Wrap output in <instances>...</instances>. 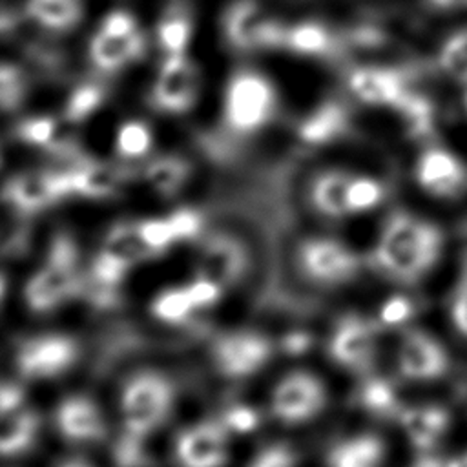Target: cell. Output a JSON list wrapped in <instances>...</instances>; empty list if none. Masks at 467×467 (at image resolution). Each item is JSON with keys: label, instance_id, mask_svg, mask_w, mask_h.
I'll list each match as a JSON object with an SVG mask.
<instances>
[{"label": "cell", "instance_id": "4fadbf2b", "mask_svg": "<svg viewBox=\"0 0 467 467\" xmlns=\"http://www.w3.org/2000/svg\"><path fill=\"white\" fill-rule=\"evenodd\" d=\"M398 368L407 379H436L447 372L449 356L431 334L409 330L403 334L398 348Z\"/></svg>", "mask_w": 467, "mask_h": 467}, {"label": "cell", "instance_id": "7bdbcfd3", "mask_svg": "<svg viewBox=\"0 0 467 467\" xmlns=\"http://www.w3.org/2000/svg\"><path fill=\"white\" fill-rule=\"evenodd\" d=\"M248 467H296V454L285 443H272L261 449Z\"/></svg>", "mask_w": 467, "mask_h": 467}, {"label": "cell", "instance_id": "9a60e30c", "mask_svg": "<svg viewBox=\"0 0 467 467\" xmlns=\"http://www.w3.org/2000/svg\"><path fill=\"white\" fill-rule=\"evenodd\" d=\"M330 358L345 368H365L374 354V332L356 314L343 316L328 341Z\"/></svg>", "mask_w": 467, "mask_h": 467}, {"label": "cell", "instance_id": "ac0fdd59", "mask_svg": "<svg viewBox=\"0 0 467 467\" xmlns=\"http://www.w3.org/2000/svg\"><path fill=\"white\" fill-rule=\"evenodd\" d=\"M352 93L374 106L396 108L407 95L405 77L392 67H359L350 75Z\"/></svg>", "mask_w": 467, "mask_h": 467}, {"label": "cell", "instance_id": "ba28073f", "mask_svg": "<svg viewBox=\"0 0 467 467\" xmlns=\"http://www.w3.org/2000/svg\"><path fill=\"white\" fill-rule=\"evenodd\" d=\"M77 343L64 334H46L26 341L16 354V367L24 378L46 379L64 374L77 359Z\"/></svg>", "mask_w": 467, "mask_h": 467}, {"label": "cell", "instance_id": "db71d44e", "mask_svg": "<svg viewBox=\"0 0 467 467\" xmlns=\"http://www.w3.org/2000/svg\"><path fill=\"white\" fill-rule=\"evenodd\" d=\"M443 467H467V452H463V454H460V456L449 460Z\"/></svg>", "mask_w": 467, "mask_h": 467}, {"label": "cell", "instance_id": "44dd1931", "mask_svg": "<svg viewBox=\"0 0 467 467\" xmlns=\"http://www.w3.org/2000/svg\"><path fill=\"white\" fill-rule=\"evenodd\" d=\"M350 175L339 170H328L319 173L310 188V199L314 208L328 217L341 219L348 215V186Z\"/></svg>", "mask_w": 467, "mask_h": 467}, {"label": "cell", "instance_id": "7c38bea8", "mask_svg": "<svg viewBox=\"0 0 467 467\" xmlns=\"http://www.w3.org/2000/svg\"><path fill=\"white\" fill-rule=\"evenodd\" d=\"M197 97V73L186 55H168L153 84L151 100L166 113L188 111Z\"/></svg>", "mask_w": 467, "mask_h": 467}, {"label": "cell", "instance_id": "1f68e13d", "mask_svg": "<svg viewBox=\"0 0 467 467\" xmlns=\"http://www.w3.org/2000/svg\"><path fill=\"white\" fill-rule=\"evenodd\" d=\"M151 130L140 120H128L117 131L115 150L124 159L144 157L151 150Z\"/></svg>", "mask_w": 467, "mask_h": 467}, {"label": "cell", "instance_id": "9c48e42d", "mask_svg": "<svg viewBox=\"0 0 467 467\" xmlns=\"http://www.w3.org/2000/svg\"><path fill=\"white\" fill-rule=\"evenodd\" d=\"M299 263L305 274L321 285H341L358 272L359 259L339 241L316 237L299 246Z\"/></svg>", "mask_w": 467, "mask_h": 467}, {"label": "cell", "instance_id": "4dcf8cb0", "mask_svg": "<svg viewBox=\"0 0 467 467\" xmlns=\"http://www.w3.org/2000/svg\"><path fill=\"white\" fill-rule=\"evenodd\" d=\"M104 248L120 255V257H124L130 263H133L137 259H142V257H148V255H155L146 246V243L142 241L137 224H133V226L131 224H117L108 234Z\"/></svg>", "mask_w": 467, "mask_h": 467}, {"label": "cell", "instance_id": "cb8c5ba5", "mask_svg": "<svg viewBox=\"0 0 467 467\" xmlns=\"http://www.w3.org/2000/svg\"><path fill=\"white\" fill-rule=\"evenodd\" d=\"M26 11L46 29L67 31L82 18V0H27Z\"/></svg>", "mask_w": 467, "mask_h": 467}, {"label": "cell", "instance_id": "83f0119b", "mask_svg": "<svg viewBox=\"0 0 467 467\" xmlns=\"http://www.w3.org/2000/svg\"><path fill=\"white\" fill-rule=\"evenodd\" d=\"M190 33H192V24L188 15L179 7L168 9L157 27V38L166 57L184 55L190 40Z\"/></svg>", "mask_w": 467, "mask_h": 467}, {"label": "cell", "instance_id": "e575fe53", "mask_svg": "<svg viewBox=\"0 0 467 467\" xmlns=\"http://www.w3.org/2000/svg\"><path fill=\"white\" fill-rule=\"evenodd\" d=\"M396 108L401 111L412 135L425 137L431 131L432 109H431V104L423 97L412 95L410 91H407V95L400 100V104Z\"/></svg>", "mask_w": 467, "mask_h": 467}, {"label": "cell", "instance_id": "60d3db41", "mask_svg": "<svg viewBox=\"0 0 467 467\" xmlns=\"http://www.w3.org/2000/svg\"><path fill=\"white\" fill-rule=\"evenodd\" d=\"M57 124L55 119L51 117H35L27 119L18 126V137L26 144H35V146H46L53 140Z\"/></svg>", "mask_w": 467, "mask_h": 467}, {"label": "cell", "instance_id": "d6986e66", "mask_svg": "<svg viewBox=\"0 0 467 467\" xmlns=\"http://www.w3.org/2000/svg\"><path fill=\"white\" fill-rule=\"evenodd\" d=\"M243 246L228 235H212L199 255V275L213 279L219 285L232 283L244 268Z\"/></svg>", "mask_w": 467, "mask_h": 467}, {"label": "cell", "instance_id": "d6a6232c", "mask_svg": "<svg viewBox=\"0 0 467 467\" xmlns=\"http://www.w3.org/2000/svg\"><path fill=\"white\" fill-rule=\"evenodd\" d=\"M130 266H131L130 261L102 248L91 263V279L95 281V285L99 288L109 292L120 285V281L126 277Z\"/></svg>", "mask_w": 467, "mask_h": 467}, {"label": "cell", "instance_id": "5b68a950", "mask_svg": "<svg viewBox=\"0 0 467 467\" xmlns=\"http://www.w3.org/2000/svg\"><path fill=\"white\" fill-rule=\"evenodd\" d=\"M144 36L135 18L126 11H111L100 22L89 42L91 62L102 71H115L139 58Z\"/></svg>", "mask_w": 467, "mask_h": 467}, {"label": "cell", "instance_id": "74e56055", "mask_svg": "<svg viewBox=\"0 0 467 467\" xmlns=\"http://www.w3.org/2000/svg\"><path fill=\"white\" fill-rule=\"evenodd\" d=\"M102 88L97 84H84L73 91L66 104V119L78 122L91 115L102 102Z\"/></svg>", "mask_w": 467, "mask_h": 467}, {"label": "cell", "instance_id": "d590c367", "mask_svg": "<svg viewBox=\"0 0 467 467\" xmlns=\"http://www.w3.org/2000/svg\"><path fill=\"white\" fill-rule=\"evenodd\" d=\"M383 186L370 177H352L348 186V212L359 213L376 208L383 199Z\"/></svg>", "mask_w": 467, "mask_h": 467}, {"label": "cell", "instance_id": "ab89813d", "mask_svg": "<svg viewBox=\"0 0 467 467\" xmlns=\"http://www.w3.org/2000/svg\"><path fill=\"white\" fill-rule=\"evenodd\" d=\"M26 82L16 66L4 64L0 71V97H2V106L4 109L16 108L24 97Z\"/></svg>", "mask_w": 467, "mask_h": 467}, {"label": "cell", "instance_id": "e0dca14e", "mask_svg": "<svg viewBox=\"0 0 467 467\" xmlns=\"http://www.w3.org/2000/svg\"><path fill=\"white\" fill-rule=\"evenodd\" d=\"M57 429L67 441H95L104 438L106 425L97 403L86 396H69L55 414Z\"/></svg>", "mask_w": 467, "mask_h": 467}, {"label": "cell", "instance_id": "f907efd6", "mask_svg": "<svg viewBox=\"0 0 467 467\" xmlns=\"http://www.w3.org/2000/svg\"><path fill=\"white\" fill-rule=\"evenodd\" d=\"M310 345V337L303 332H294V334H288L283 341V348L290 354H301L308 348Z\"/></svg>", "mask_w": 467, "mask_h": 467}, {"label": "cell", "instance_id": "2e32d148", "mask_svg": "<svg viewBox=\"0 0 467 467\" xmlns=\"http://www.w3.org/2000/svg\"><path fill=\"white\" fill-rule=\"evenodd\" d=\"M418 184L438 197H454L467 186V170L443 148L425 150L416 164Z\"/></svg>", "mask_w": 467, "mask_h": 467}, {"label": "cell", "instance_id": "8992f818", "mask_svg": "<svg viewBox=\"0 0 467 467\" xmlns=\"http://www.w3.org/2000/svg\"><path fill=\"white\" fill-rule=\"evenodd\" d=\"M327 405V389L323 381L305 370L286 374L272 390V414L286 423L297 425L316 418Z\"/></svg>", "mask_w": 467, "mask_h": 467}, {"label": "cell", "instance_id": "7dc6e473", "mask_svg": "<svg viewBox=\"0 0 467 467\" xmlns=\"http://www.w3.org/2000/svg\"><path fill=\"white\" fill-rule=\"evenodd\" d=\"M259 416L255 409L248 405H235L230 407L224 414V425L235 432H250L257 427Z\"/></svg>", "mask_w": 467, "mask_h": 467}, {"label": "cell", "instance_id": "7402d4cb", "mask_svg": "<svg viewBox=\"0 0 467 467\" xmlns=\"http://www.w3.org/2000/svg\"><path fill=\"white\" fill-rule=\"evenodd\" d=\"M385 445L374 434H358L336 443L327 456L328 467H383Z\"/></svg>", "mask_w": 467, "mask_h": 467}, {"label": "cell", "instance_id": "30bf717a", "mask_svg": "<svg viewBox=\"0 0 467 467\" xmlns=\"http://www.w3.org/2000/svg\"><path fill=\"white\" fill-rule=\"evenodd\" d=\"M212 352L217 368L224 376L246 378L266 365L272 356V345L261 334L241 330L221 336Z\"/></svg>", "mask_w": 467, "mask_h": 467}, {"label": "cell", "instance_id": "8fae6325", "mask_svg": "<svg viewBox=\"0 0 467 467\" xmlns=\"http://www.w3.org/2000/svg\"><path fill=\"white\" fill-rule=\"evenodd\" d=\"M181 467H224L228 460V434L219 421H199L184 429L175 443Z\"/></svg>", "mask_w": 467, "mask_h": 467}, {"label": "cell", "instance_id": "52a82bcc", "mask_svg": "<svg viewBox=\"0 0 467 467\" xmlns=\"http://www.w3.org/2000/svg\"><path fill=\"white\" fill-rule=\"evenodd\" d=\"M285 33L286 27L266 18L254 0H237L224 15L226 40L241 51L283 46Z\"/></svg>", "mask_w": 467, "mask_h": 467}, {"label": "cell", "instance_id": "5bb4252c", "mask_svg": "<svg viewBox=\"0 0 467 467\" xmlns=\"http://www.w3.org/2000/svg\"><path fill=\"white\" fill-rule=\"evenodd\" d=\"M69 193H73L69 171H31L11 179L5 186V197L22 212L42 210Z\"/></svg>", "mask_w": 467, "mask_h": 467}, {"label": "cell", "instance_id": "8d00e7d4", "mask_svg": "<svg viewBox=\"0 0 467 467\" xmlns=\"http://www.w3.org/2000/svg\"><path fill=\"white\" fill-rule=\"evenodd\" d=\"M361 403L367 410L378 414V416H387L394 414L396 410V396L389 381L381 378H372L368 379L363 389H361Z\"/></svg>", "mask_w": 467, "mask_h": 467}, {"label": "cell", "instance_id": "11a10c76", "mask_svg": "<svg viewBox=\"0 0 467 467\" xmlns=\"http://www.w3.org/2000/svg\"><path fill=\"white\" fill-rule=\"evenodd\" d=\"M465 106H467V95H465Z\"/></svg>", "mask_w": 467, "mask_h": 467}, {"label": "cell", "instance_id": "816d5d0a", "mask_svg": "<svg viewBox=\"0 0 467 467\" xmlns=\"http://www.w3.org/2000/svg\"><path fill=\"white\" fill-rule=\"evenodd\" d=\"M436 7L441 9H454V7H465L467 0H431Z\"/></svg>", "mask_w": 467, "mask_h": 467}, {"label": "cell", "instance_id": "f35d334b", "mask_svg": "<svg viewBox=\"0 0 467 467\" xmlns=\"http://www.w3.org/2000/svg\"><path fill=\"white\" fill-rule=\"evenodd\" d=\"M137 228H139V234H140L142 241L146 243V246L153 254H159V252L166 250L171 243L177 241L168 217L166 219L140 221V223H137Z\"/></svg>", "mask_w": 467, "mask_h": 467}, {"label": "cell", "instance_id": "b9f144b4", "mask_svg": "<svg viewBox=\"0 0 467 467\" xmlns=\"http://www.w3.org/2000/svg\"><path fill=\"white\" fill-rule=\"evenodd\" d=\"M142 440L144 438L124 432L120 441L115 445V462L119 467H144L146 465Z\"/></svg>", "mask_w": 467, "mask_h": 467}, {"label": "cell", "instance_id": "f1b7e54d", "mask_svg": "<svg viewBox=\"0 0 467 467\" xmlns=\"http://www.w3.org/2000/svg\"><path fill=\"white\" fill-rule=\"evenodd\" d=\"M193 310H195V305L190 297L188 286H175V288L162 290L151 301V314L159 321L170 323V325L186 321Z\"/></svg>", "mask_w": 467, "mask_h": 467}, {"label": "cell", "instance_id": "277c9868", "mask_svg": "<svg viewBox=\"0 0 467 467\" xmlns=\"http://www.w3.org/2000/svg\"><path fill=\"white\" fill-rule=\"evenodd\" d=\"M275 111V91L266 77L257 71L235 73L224 93V119L241 133L263 128Z\"/></svg>", "mask_w": 467, "mask_h": 467}, {"label": "cell", "instance_id": "ee69618b", "mask_svg": "<svg viewBox=\"0 0 467 467\" xmlns=\"http://www.w3.org/2000/svg\"><path fill=\"white\" fill-rule=\"evenodd\" d=\"M168 221L173 228L177 241H186V239L197 237L201 232V226H202L201 215L190 208H181V210L170 213Z\"/></svg>", "mask_w": 467, "mask_h": 467}, {"label": "cell", "instance_id": "f546056e", "mask_svg": "<svg viewBox=\"0 0 467 467\" xmlns=\"http://www.w3.org/2000/svg\"><path fill=\"white\" fill-rule=\"evenodd\" d=\"M188 177V164L179 157H162L146 170L148 182L161 193H175Z\"/></svg>", "mask_w": 467, "mask_h": 467}, {"label": "cell", "instance_id": "c3c4849f", "mask_svg": "<svg viewBox=\"0 0 467 467\" xmlns=\"http://www.w3.org/2000/svg\"><path fill=\"white\" fill-rule=\"evenodd\" d=\"M451 317H452L456 330L463 337H467V266L460 277V283H458L454 297H452Z\"/></svg>", "mask_w": 467, "mask_h": 467}, {"label": "cell", "instance_id": "d4e9b609", "mask_svg": "<svg viewBox=\"0 0 467 467\" xmlns=\"http://www.w3.org/2000/svg\"><path fill=\"white\" fill-rule=\"evenodd\" d=\"M38 432V416L31 410H16L4 416L0 432V451L4 456H15L27 451Z\"/></svg>", "mask_w": 467, "mask_h": 467}, {"label": "cell", "instance_id": "7a4b0ae2", "mask_svg": "<svg viewBox=\"0 0 467 467\" xmlns=\"http://www.w3.org/2000/svg\"><path fill=\"white\" fill-rule=\"evenodd\" d=\"M173 385L157 370H140L128 378L120 394L124 432L146 438L159 429L173 407Z\"/></svg>", "mask_w": 467, "mask_h": 467}, {"label": "cell", "instance_id": "484cf974", "mask_svg": "<svg viewBox=\"0 0 467 467\" xmlns=\"http://www.w3.org/2000/svg\"><path fill=\"white\" fill-rule=\"evenodd\" d=\"M71 192L84 197H106L117 188V170L104 164H84L69 171Z\"/></svg>", "mask_w": 467, "mask_h": 467}, {"label": "cell", "instance_id": "3957f363", "mask_svg": "<svg viewBox=\"0 0 467 467\" xmlns=\"http://www.w3.org/2000/svg\"><path fill=\"white\" fill-rule=\"evenodd\" d=\"M77 246L67 234H57L49 244L46 263L24 288V297L33 312H49L78 292Z\"/></svg>", "mask_w": 467, "mask_h": 467}, {"label": "cell", "instance_id": "4316f807", "mask_svg": "<svg viewBox=\"0 0 467 467\" xmlns=\"http://www.w3.org/2000/svg\"><path fill=\"white\" fill-rule=\"evenodd\" d=\"M283 46L299 55H323L330 49L332 36L321 24L301 22L286 27Z\"/></svg>", "mask_w": 467, "mask_h": 467}, {"label": "cell", "instance_id": "bcb514c9", "mask_svg": "<svg viewBox=\"0 0 467 467\" xmlns=\"http://www.w3.org/2000/svg\"><path fill=\"white\" fill-rule=\"evenodd\" d=\"M186 286H188V292H190V297H192L195 308L210 306L221 296V285L215 283L213 279H208L202 275H199L192 285H186Z\"/></svg>", "mask_w": 467, "mask_h": 467}, {"label": "cell", "instance_id": "ffe728a7", "mask_svg": "<svg viewBox=\"0 0 467 467\" xmlns=\"http://www.w3.org/2000/svg\"><path fill=\"white\" fill-rule=\"evenodd\" d=\"M400 423L410 443L421 451L431 449L449 427V412L441 407H410L400 412Z\"/></svg>", "mask_w": 467, "mask_h": 467}, {"label": "cell", "instance_id": "6da1fadb", "mask_svg": "<svg viewBox=\"0 0 467 467\" xmlns=\"http://www.w3.org/2000/svg\"><path fill=\"white\" fill-rule=\"evenodd\" d=\"M441 252V232L409 212H394L383 224L374 261L392 277L410 283L427 274Z\"/></svg>", "mask_w": 467, "mask_h": 467}, {"label": "cell", "instance_id": "f5cc1de1", "mask_svg": "<svg viewBox=\"0 0 467 467\" xmlns=\"http://www.w3.org/2000/svg\"><path fill=\"white\" fill-rule=\"evenodd\" d=\"M58 467H93L89 462H84L80 458H71V460H66L62 462Z\"/></svg>", "mask_w": 467, "mask_h": 467}, {"label": "cell", "instance_id": "f6af8a7d", "mask_svg": "<svg viewBox=\"0 0 467 467\" xmlns=\"http://www.w3.org/2000/svg\"><path fill=\"white\" fill-rule=\"evenodd\" d=\"M412 314V303L403 296H392L389 297L381 310H379V321L387 327H396L405 323Z\"/></svg>", "mask_w": 467, "mask_h": 467}, {"label": "cell", "instance_id": "603a6c76", "mask_svg": "<svg viewBox=\"0 0 467 467\" xmlns=\"http://www.w3.org/2000/svg\"><path fill=\"white\" fill-rule=\"evenodd\" d=\"M347 126V111L336 102H327L305 119L299 128V135L308 144H325L337 139Z\"/></svg>", "mask_w": 467, "mask_h": 467}, {"label": "cell", "instance_id": "836d02e7", "mask_svg": "<svg viewBox=\"0 0 467 467\" xmlns=\"http://www.w3.org/2000/svg\"><path fill=\"white\" fill-rule=\"evenodd\" d=\"M441 69L462 84H467V29L451 35L440 49Z\"/></svg>", "mask_w": 467, "mask_h": 467}, {"label": "cell", "instance_id": "681fc988", "mask_svg": "<svg viewBox=\"0 0 467 467\" xmlns=\"http://www.w3.org/2000/svg\"><path fill=\"white\" fill-rule=\"evenodd\" d=\"M24 401V392L18 385L11 383V381H4L2 389H0V410H2V418L16 412L20 409Z\"/></svg>", "mask_w": 467, "mask_h": 467}]
</instances>
